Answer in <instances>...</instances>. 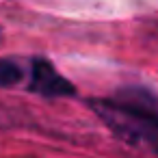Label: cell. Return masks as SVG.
I'll use <instances>...</instances> for the list:
<instances>
[{
	"instance_id": "cell-3",
	"label": "cell",
	"mask_w": 158,
	"mask_h": 158,
	"mask_svg": "<svg viewBox=\"0 0 158 158\" xmlns=\"http://www.w3.org/2000/svg\"><path fill=\"white\" fill-rule=\"evenodd\" d=\"M22 69L11 59H0V87H13L22 80Z\"/></svg>"
},
{
	"instance_id": "cell-2",
	"label": "cell",
	"mask_w": 158,
	"mask_h": 158,
	"mask_svg": "<svg viewBox=\"0 0 158 158\" xmlns=\"http://www.w3.org/2000/svg\"><path fill=\"white\" fill-rule=\"evenodd\" d=\"M28 89L44 98H67L76 93V87L63 74H59V69L46 59H35L31 63Z\"/></svg>"
},
{
	"instance_id": "cell-1",
	"label": "cell",
	"mask_w": 158,
	"mask_h": 158,
	"mask_svg": "<svg viewBox=\"0 0 158 158\" xmlns=\"http://www.w3.org/2000/svg\"><path fill=\"white\" fill-rule=\"evenodd\" d=\"M91 110L126 145L158 152V113L136 102L91 100Z\"/></svg>"
}]
</instances>
